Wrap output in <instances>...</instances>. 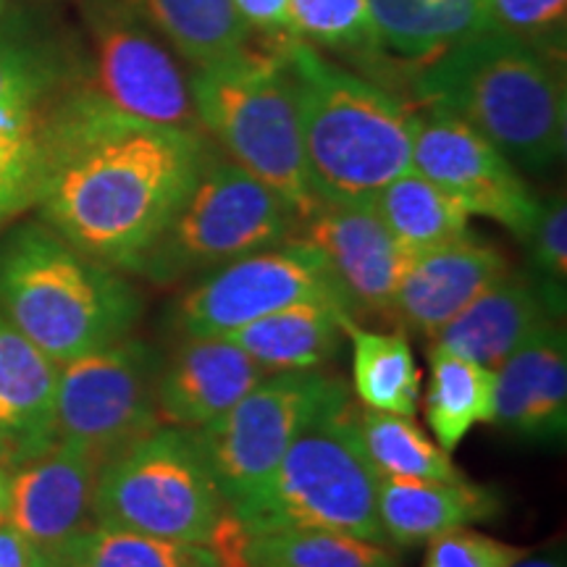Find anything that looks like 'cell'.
I'll use <instances>...</instances> for the list:
<instances>
[{"label": "cell", "instance_id": "1", "mask_svg": "<svg viewBox=\"0 0 567 567\" xmlns=\"http://www.w3.org/2000/svg\"><path fill=\"white\" fill-rule=\"evenodd\" d=\"M210 153L203 132L126 118L82 92L42 126L34 200L71 247L134 274Z\"/></svg>", "mask_w": 567, "mask_h": 567}, {"label": "cell", "instance_id": "2", "mask_svg": "<svg viewBox=\"0 0 567 567\" xmlns=\"http://www.w3.org/2000/svg\"><path fill=\"white\" fill-rule=\"evenodd\" d=\"M281 59L295 90L310 193L318 203L371 205L410 168L413 111L305 40L289 42Z\"/></svg>", "mask_w": 567, "mask_h": 567}, {"label": "cell", "instance_id": "3", "mask_svg": "<svg viewBox=\"0 0 567 567\" xmlns=\"http://www.w3.org/2000/svg\"><path fill=\"white\" fill-rule=\"evenodd\" d=\"M421 105H436L492 142L513 166L544 172L565 155L563 61L499 30H484L421 66Z\"/></svg>", "mask_w": 567, "mask_h": 567}, {"label": "cell", "instance_id": "4", "mask_svg": "<svg viewBox=\"0 0 567 567\" xmlns=\"http://www.w3.org/2000/svg\"><path fill=\"white\" fill-rule=\"evenodd\" d=\"M0 313L63 365L130 337L142 300L116 268L71 247L51 226H24L0 247Z\"/></svg>", "mask_w": 567, "mask_h": 567}, {"label": "cell", "instance_id": "5", "mask_svg": "<svg viewBox=\"0 0 567 567\" xmlns=\"http://www.w3.org/2000/svg\"><path fill=\"white\" fill-rule=\"evenodd\" d=\"M379 478L347 405L310 423L271 476L231 502L229 513L247 534L334 530L389 547L375 505Z\"/></svg>", "mask_w": 567, "mask_h": 567}, {"label": "cell", "instance_id": "6", "mask_svg": "<svg viewBox=\"0 0 567 567\" xmlns=\"http://www.w3.org/2000/svg\"><path fill=\"white\" fill-rule=\"evenodd\" d=\"M189 95L200 126L234 163L281 195L300 218L318 203L308 187L300 118L281 51L250 42L237 59L195 69Z\"/></svg>", "mask_w": 567, "mask_h": 567}, {"label": "cell", "instance_id": "7", "mask_svg": "<svg viewBox=\"0 0 567 567\" xmlns=\"http://www.w3.org/2000/svg\"><path fill=\"white\" fill-rule=\"evenodd\" d=\"M297 224L300 213L268 184L231 158L210 153L193 189L134 274L158 287H174L284 243Z\"/></svg>", "mask_w": 567, "mask_h": 567}, {"label": "cell", "instance_id": "8", "mask_svg": "<svg viewBox=\"0 0 567 567\" xmlns=\"http://www.w3.org/2000/svg\"><path fill=\"white\" fill-rule=\"evenodd\" d=\"M97 526L182 544H208L229 517L189 429H155L101 467Z\"/></svg>", "mask_w": 567, "mask_h": 567}, {"label": "cell", "instance_id": "9", "mask_svg": "<svg viewBox=\"0 0 567 567\" xmlns=\"http://www.w3.org/2000/svg\"><path fill=\"white\" fill-rule=\"evenodd\" d=\"M350 405L342 379L321 371L271 373L216 421L195 429V442L226 505L271 476L310 423Z\"/></svg>", "mask_w": 567, "mask_h": 567}, {"label": "cell", "instance_id": "10", "mask_svg": "<svg viewBox=\"0 0 567 567\" xmlns=\"http://www.w3.org/2000/svg\"><path fill=\"white\" fill-rule=\"evenodd\" d=\"M158 368V352L130 337L59 365L55 444L103 467L161 429L155 408Z\"/></svg>", "mask_w": 567, "mask_h": 567}, {"label": "cell", "instance_id": "11", "mask_svg": "<svg viewBox=\"0 0 567 567\" xmlns=\"http://www.w3.org/2000/svg\"><path fill=\"white\" fill-rule=\"evenodd\" d=\"M84 17L95 48L92 87L84 95L126 118L200 132L174 48L130 0H87Z\"/></svg>", "mask_w": 567, "mask_h": 567}, {"label": "cell", "instance_id": "12", "mask_svg": "<svg viewBox=\"0 0 567 567\" xmlns=\"http://www.w3.org/2000/svg\"><path fill=\"white\" fill-rule=\"evenodd\" d=\"M302 300L339 295L316 247L289 237L205 274L176 305L174 323L184 337H218Z\"/></svg>", "mask_w": 567, "mask_h": 567}, {"label": "cell", "instance_id": "13", "mask_svg": "<svg viewBox=\"0 0 567 567\" xmlns=\"http://www.w3.org/2000/svg\"><path fill=\"white\" fill-rule=\"evenodd\" d=\"M410 168L455 197L473 216L492 218L526 239L538 203L517 168L492 142L436 105L413 111Z\"/></svg>", "mask_w": 567, "mask_h": 567}, {"label": "cell", "instance_id": "14", "mask_svg": "<svg viewBox=\"0 0 567 567\" xmlns=\"http://www.w3.org/2000/svg\"><path fill=\"white\" fill-rule=\"evenodd\" d=\"M292 237L316 247L339 302L354 321L368 316L389 321L392 300L415 255L396 243L373 205L316 203Z\"/></svg>", "mask_w": 567, "mask_h": 567}, {"label": "cell", "instance_id": "15", "mask_svg": "<svg viewBox=\"0 0 567 567\" xmlns=\"http://www.w3.org/2000/svg\"><path fill=\"white\" fill-rule=\"evenodd\" d=\"M101 465L82 452L53 444L9 471L3 517L30 551H48L97 526L95 486Z\"/></svg>", "mask_w": 567, "mask_h": 567}, {"label": "cell", "instance_id": "16", "mask_svg": "<svg viewBox=\"0 0 567 567\" xmlns=\"http://www.w3.org/2000/svg\"><path fill=\"white\" fill-rule=\"evenodd\" d=\"M271 375L224 337H184L158 368L155 408L161 423L203 429Z\"/></svg>", "mask_w": 567, "mask_h": 567}, {"label": "cell", "instance_id": "17", "mask_svg": "<svg viewBox=\"0 0 567 567\" xmlns=\"http://www.w3.org/2000/svg\"><path fill=\"white\" fill-rule=\"evenodd\" d=\"M494 425L523 442H563L567 431V339L549 321L496 368Z\"/></svg>", "mask_w": 567, "mask_h": 567}, {"label": "cell", "instance_id": "18", "mask_svg": "<svg viewBox=\"0 0 567 567\" xmlns=\"http://www.w3.org/2000/svg\"><path fill=\"white\" fill-rule=\"evenodd\" d=\"M507 271L509 264L499 247L467 234L417 255L396 289L389 321L431 339Z\"/></svg>", "mask_w": 567, "mask_h": 567}, {"label": "cell", "instance_id": "19", "mask_svg": "<svg viewBox=\"0 0 567 567\" xmlns=\"http://www.w3.org/2000/svg\"><path fill=\"white\" fill-rule=\"evenodd\" d=\"M59 365L0 313V465L17 467L55 444Z\"/></svg>", "mask_w": 567, "mask_h": 567}, {"label": "cell", "instance_id": "20", "mask_svg": "<svg viewBox=\"0 0 567 567\" xmlns=\"http://www.w3.org/2000/svg\"><path fill=\"white\" fill-rule=\"evenodd\" d=\"M559 318L530 274L509 268L431 339L436 347L496 371L534 331Z\"/></svg>", "mask_w": 567, "mask_h": 567}, {"label": "cell", "instance_id": "21", "mask_svg": "<svg viewBox=\"0 0 567 567\" xmlns=\"http://www.w3.org/2000/svg\"><path fill=\"white\" fill-rule=\"evenodd\" d=\"M379 523L389 544L417 547L446 530L492 520L499 513V496L471 481L379 478Z\"/></svg>", "mask_w": 567, "mask_h": 567}, {"label": "cell", "instance_id": "22", "mask_svg": "<svg viewBox=\"0 0 567 567\" xmlns=\"http://www.w3.org/2000/svg\"><path fill=\"white\" fill-rule=\"evenodd\" d=\"M350 321L354 318L339 302L302 300L218 337L237 344L268 373L313 371L337 358Z\"/></svg>", "mask_w": 567, "mask_h": 567}, {"label": "cell", "instance_id": "23", "mask_svg": "<svg viewBox=\"0 0 567 567\" xmlns=\"http://www.w3.org/2000/svg\"><path fill=\"white\" fill-rule=\"evenodd\" d=\"M368 19L375 53L417 66L488 30L486 0H368Z\"/></svg>", "mask_w": 567, "mask_h": 567}, {"label": "cell", "instance_id": "24", "mask_svg": "<svg viewBox=\"0 0 567 567\" xmlns=\"http://www.w3.org/2000/svg\"><path fill=\"white\" fill-rule=\"evenodd\" d=\"M195 69L237 59L252 34L231 0H130Z\"/></svg>", "mask_w": 567, "mask_h": 567}, {"label": "cell", "instance_id": "25", "mask_svg": "<svg viewBox=\"0 0 567 567\" xmlns=\"http://www.w3.org/2000/svg\"><path fill=\"white\" fill-rule=\"evenodd\" d=\"M371 205L396 243L415 258L471 234L467 231L471 213L415 168H408L405 174L389 182Z\"/></svg>", "mask_w": 567, "mask_h": 567}, {"label": "cell", "instance_id": "26", "mask_svg": "<svg viewBox=\"0 0 567 567\" xmlns=\"http://www.w3.org/2000/svg\"><path fill=\"white\" fill-rule=\"evenodd\" d=\"M431 384L425 392V421L444 452L457 450L476 423L494 421L496 373L473 360L431 347Z\"/></svg>", "mask_w": 567, "mask_h": 567}, {"label": "cell", "instance_id": "27", "mask_svg": "<svg viewBox=\"0 0 567 567\" xmlns=\"http://www.w3.org/2000/svg\"><path fill=\"white\" fill-rule=\"evenodd\" d=\"M30 567H221V563L216 551L200 544L95 526L55 549L30 551Z\"/></svg>", "mask_w": 567, "mask_h": 567}, {"label": "cell", "instance_id": "28", "mask_svg": "<svg viewBox=\"0 0 567 567\" xmlns=\"http://www.w3.org/2000/svg\"><path fill=\"white\" fill-rule=\"evenodd\" d=\"M352 342L354 392L368 410L413 417L421 405V373L402 334L368 331L358 321L347 323Z\"/></svg>", "mask_w": 567, "mask_h": 567}, {"label": "cell", "instance_id": "29", "mask_svg": "<svg viewBox=\"0 0 567 567\" xmlns=\"http://www.w3.org/2000/svg\"><path fill=\"white\" fill-rule=\"evenodd\" d=\"M243 555L250 567H400L384 544L310 528L245 530Z\"/></svg>", "mask_w": 567, "mask_h": 567}, {"label": "cell", "instance_id": "30", "mask_svg": "<svg viewBox=\"0 0 567 567\" xmlns=\"http://www.w3.org/2000/svg\"><path fill=\"white\" fill-rule=\"evenodd\" d=\"M354 423H358L368 457L381 476L431 481L465 478L452 463L450 452L431 442L421 425L413 423V417L365 408L354 417Z\"/></svg>", "mask_w": 567, "mask_h": 567}, {"label": "cell", "instance_id": "31", "mask_svg": "<svg viewBox=\"0 0 567 567\" xmlns=\"http://www.w3.org/2000/svg\"><path fill=\"white\" fill-rule=\"evenodd\" d=\"M297 38L352 59H379L368 0H289Z\"/></svg>", "mask_w": 567, "mask_h": 567}, {"label": "cell", "instance_id": "32", "mask_svg": "<svg viewBox=\"0 0 567 567\" xmlns=\"http://www.w3.org/2000/svg\"><path fill=\"white\" fill-rule=\"evenodd\" d=\"M53 84L51 63L0 34V122L40 130V105Z\"/></svg>", "mask_w": 567, "mask_h": 567}, {"label": "cell", "instance_id": "33", "mask_svg": "<svg viewBox=\"0 0 567 567\" xmlns=\"http://www.w3.org/2000/svg\"><path fill=\"white\" fill-rule=\"evenodd\" d=\"M530 279L547 295L551 308L559 316L565 313V289H567V208L565 195H551L549 200L538 203L536 221L528 237Z\"/></svg>", "mask_w": 567, "mask_h": 567}, {"label": "cell", "instance_id": "34", "mask_svg": "<svg viewBox=\"0 0 567 567\" xmlns=\"http://www.w3.org/2000/svg\"><path fill=\"white\" fill-rule=\"evenodd\" d=\"M488 30L526 42L549 59H565L567 0H486Z\"/></svg>", "mask_w": 567, "mask_h": 567}, {"label": "cell", "instance_id": "35", "mask_svg": "<svg viewBox=\"0 0 567 567\" xmlns=\"http://www.w3.org/2000/svg\"><path fill=\"white\" fill-rule=\"evenodd\" d=\"M42 158V126L0 122V218L21 208L38 193Z\"/></svg>", "mask_w": 567, "mask_h": 567}, {"label": "cell", "instance_id": "36", "mask_svg": "<svg viewBox=\"0 0 567 567\" xmlns=\"http://www.w3.org/2000/svg\"><path fill=\"white\" fill-rule=\"evenodd\" d=\"M528 551L478 530L455 528L431 538L423 567H513Z\"/></svg>", "mask_w": 567, "mask_h": 567}, {"label": "cell", "instance_id": "37", "mask_svg": "<svg viewBox=\"0 0 567 567\" xmlns=\"http://www.w3.org/2000/svg\"><path fill=\"white\" fill-rule=\"evenodd\" d=\"M239 19L252 38H264L266 51H284L292 40H300L292 24L289 0H231Z\"/></svg>", "mask_w": 567, "mask_h": 567}, {"label": "cell", "instance_id": "38", "mask_svg": "<svg viewBox=\"0 0 567 567\" xmlns=\"http://www.w3.org/2000/svg\"><path fill=\"white\" fill-rule=\"evenodd\" d=\"M0 567H30V549L6 517H0Z\"/></svg>", "mask_w": 567, "mask_h": 567}, {"label": "cell", "instance_id": "39", "mask_svg": "<svg viewBox=\"0 0 567 567\" xmlns=\"http://www.w3.org/2000/svg\"><path fill=\"white\" fill-rule=\"evenodd\" d=\"M513 567H565V551L563 547H555L549 551H544V555H528L520 557Z\"/></svg>", "mask_w": 567, "mask_h": 567}, {"label": "cell", "instance_id": "40", "mask_svg": "<svg viewBox=\"0 0 567 567\" xmlns=\"http://www.w3.org/2000/svg\"><path fill=\"white\" fill-rule=\"evenodd\" d=\"M6 481H9V467L0 465V517H3L6 509Z\"/></svg>", "mask_w": 567, "mask_h": 567}]
</instances>
